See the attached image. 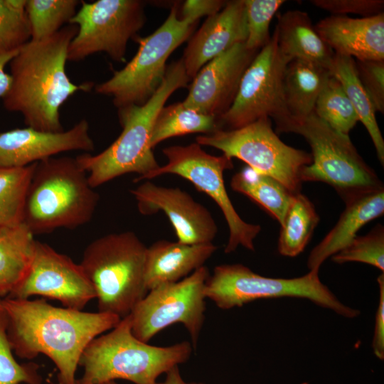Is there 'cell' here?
<instances>
[{"label":"cell","instance_id":"7402d4cb","mask_svg":"<svg viewBox=\"0 0 384 384\" xmlns=\"http://www.w3.org/2000/svg\"><path fill=\"white\" fill-rule=\"evenodd\" d=\"M216 250L212 242L188 245L165 240L154 242L146 253L145 284L148 292L188 277L204 266Z\"/></svg>","mask_w":384,"mask_h":384},{"label":"cell","instance_id":"44dd1931","mask_svg":"<svg viewBox=\"0 0 384 384\" xmlns=\"http://www.w3.org/2000/svg\"><path fill=\"white\" fill-rule=\"evenodd\" d=\"M346 208L334 227L311 251L307 259L309 271L319 272L330 257L347 246L367 223L384 213V187L358 195L346 201Z\"/></svg>","mask_w":384,"mask_h":384},{"label":"cell","instance_id":"7bdbcfd3","mask_svg":"<svg viewBox=\"0 0 384 384\" xmlns=\"http://www.w3.org/2000/svg\"><path fill=\"white\" fill-rule=\"evenodd\" d=\"M101 384H117L114 380L107 381Z\"/></svg>","mask_w":384,"mask_h":384},{"label":"cell","instance_id":"484cf974","mask_svg":"<svg viewBox=\"0 0 384 384\" xmlns=\"http://www.w3.org/2000/svg\"><path fill=\"white\" fill-rule=\"evenodd\" d=\"M329 71L341 83L353 105L359 122L368 131L382 166L384 164V140L377 123L374 106L363 87L351 57L334 53Z\"/></svg>","mask_w":384,"mask_h":384},{"label":"cell","instance_id":"d6986e66","mask_svg":"<svg viewBox=\"0 0 384 384\" xmlns=\"http://www.w3.org/2000/svg\"><path fill=\"white\" fill-rule=\"evenodd\" d=\"M247 37L245 0L227 1L189 38L181 59L190 80L208 62L235 44L245 43Z\"/></svg>","mask_w":384,"mask_h":384},{"label":"cell","instance_id":"d6a6232c","mask_svg":"<svg viewBox=\"0 0 384 384\" xmlns=\"http://www.w3.org/2000/svg\"><path fill=\"white\" fill-rule=\"evenodd\" d=\"M26 0H0V54L19 50L31 40Z\"/></svg>","mask_w":384,"mask_h":384},{"label":"cell","instance_id":"83f0119b","mask_svg":"<svg viewBox=\"0 0 384 384\" xmlns=\"http://www.w3.org/2000/svg\"><path fill=\"white\" fill-rule=\"evenodd\" d=\"M319 221L311 201L301 193L294 194L281 225L277 244L279 254L293 257L302 252Z\"/></svg>","mask_w":384,"mask_h":384},{"label":"cell","instance_id":"f6af8a7d","mask_svg":"<svg viewBox=\"0 0 384 384\" xmlns=\"http://www.w3.org/2000/svg\"><path fill=\"white\" fill-rule=\"evenodd\" d=\"M301 384H308V383H301Z\"/></svg>","mask_w":384,"mask_h":384},{"label":"cell","instance_id":"b9f144b4","mask_svg":"<svg viewBox=\"0 0 384 384\" xmlns=\"http://www.w3.org/2000/svg\"><path fill=\"white\" fill-rule=\"evenodd\" d=\"M166 375V376L164 382H156L155 384H204L201 382H186L181 375L178 366L172 368Z\"/></svg>","mask_w":384,"mask_h":384},{"label":"cell","instance_id":"52a82bcc","mask_svg":"<svg viewBox=\"0 0 384 384\" xmlns=\"http://www.w3.org/2000/svg\"><path fill=\"white\" fill-rule=\"evenodd\" d=\"M282 132L302 136L311 147V164L303 169L302 182L326 183L344 201L383 187L349 137L333 129L314 112L302 119H289L277 132Z\"/></svg>","mask_w":384,"mask_h":384},{"label":"cell","instance_id":"836d02e7","mask_svg":"<svg viewBox=\"0 0 384 384\" xmlns=\"http://www.w3.org/2000/svg\"><path fill=\"white\" fill-rule=\"evenodd\" d=\"M338 264L363 262L384 271V229L378 225L363 236H356L347 246L331 257Z\"/></svg>","mask_w":384,"mask_h":384},{"label":"cell","instance_id":"d590c367","mask_svg":"<svg viewBox=\"0 0 384 384\" xmlns=\"http://www.w3.org/2000/svg\"><path fill=\"white\" fill-rule=\"evenodd\" d=\"M284 0H245L249 50H260L270 41V25Z\"/></svg>","mask_w":384,"mask_h":384},{"label":"cell","instance_id":"9a60e30c","mask_svg":"<svg viewBox=\"0 0 384 384\" xmlns=\"http://www.w3.org/2000/svg\"><path fill=\"white\" fill-rule=\"evenodd\" d=\"M40 295L59 301L64 307L82 310L95 291L80 264L46 243L36 240L28 270L6 297L28 299Z\"/></svg>","mask_w":384,"mask_h":384},{"label":"cell","instance_id":"8992f818","mask_svg":"<svg viewBox=\"0 0 384 384\" xmlns=\"http://www.w3.org/2000/svg\"><path fill=\"white\" fill-rule=\"evenodd\" d=\"M146 248L132 231L102 236L86 247L80 265L95 291L98 311L122 319L146 294Z\"/></svg>","mask_w":384,"mask_h":384},{"label":"cell","instance_id":"d4e9b609","mask_svg":"<svg viewBox=\"0 0 384 384\" xmlns=\"http://www.w3.org/2000/svg\"><path fill=\"white\" fill-rule=\"evenodd\" d=\"M21 223L0 227V298L6 297L26 276L33 257L36 240Z\"/></svg>","mask_w":384,"mask_h":384},{"label":"cell","instance_id":"5b68a950","mask_svg":"<svg viewBox=\"0 0 384 384\" xmlns=\"http://www.w3.org/2000/svg\"><path fill=\"white\" fill-rule=\"evenodd\" d=\"M193 346L183 341L168 346L149 345L134 336L130 314L86 347L79 366L84 372L76 384H101L123 379L134 384H155L172 368L186 362Z\"/></svg>","mask_w":384,"mask_h":384},{"label":"cell","instance_id":"603a6c76","mask_svg":"<svg viewBox=\"0 0 384 384\" xmlns=\"http://www.w3.org/2000/svg\"><path fill=\"white\" fill-rule=\"evenodd\" d=\"M277 18L274 31L283 56L289 62L302 60L330 69L334 53L317 33L307 13L289 10Z\"/></svg>","mask_w":384,"mask_h":384},{"label":"cell","instance_id":"f35d334b","mask_svg":"<svg viewBox=\"0 0 384 384\" xmlns=\"http://www.w3.org/2000/svg\"><path fill=\"white\" fill-rule=\"evenodd\" d=\"M227 1L220 0H189L183 3L181 18L197 22L203 16H210L219 12Z\"/></svg>","mask_w":384,"mask_h":384},{"label":"cell","instance_id":"cb8c5ba5","mask_svg":"<svg viewBox=\"0 0 384 384\" xmlns=\"http://www.w3.org/2000/svg\"><path fill=\"white\" fill-rule=\"evenodd\" d=\"M329 70L317 64L293 60L287 65L284 95L290 119H302L314 112L316 100L328 78Z\"/></svg>","mask_w":384,"mask_h":384},{"label":"cell","instance_id":"5bb4252c","mask_svg":"<svg viewBox=\"0 0 384 384\" xmlns=\"http://www.w3.org/2000/svg\"><path fill=\"white\" fill-rule=\"evenodd\" d=\"M81 6L68 24L76 25L77 34L70 43L68 60L80 61L99 53L124 62L130 38L146 21L144 3L138 0L81 1Z\"/></svg>","mask_w":384,"mask_h":384},{"label":"cell","instance_id":"ac0fdd59","mask_svg":"<svg viewBox=\"0 0 384 384\" xmlns=\"http://www.w3.org/2000/svg\"><path fill=\"white\" fill-rule=\"evenodd\" d=\"M95 149L90 124L81 119L61 132H46L27 127L0 133V167H24L70 151Z\"/></svg>","mask_w":384,"mask_h":384},{"label":"cell","instance_id":"30bf717a","mask_svg":"<svg viewBox=\"0 0 384 384\" xmlns=\"http://www.w3.org/2000/svg\"><path fill=\"white\" fill-rule=\"evenodd\" d=\"M199 145L216 148L237 158L257 173L270 176L292 193H301L303 169L311 164V154L284 143L273 131L271 119L262 118L235 129H216L196 137Z\"/></svg>","mask_w":384,"mask_h":384},{"label":"cell","instance_id":"7a4b0ae2","mask_svg":"<svg viewBox=\"0 0 384 384\" xmlns=\"http://www.w3.org/2000/svg\"><path fill=\"white\" fill-rule=\"evenodd\" d=\"M76 25L63 26L41 41L30 40L9 63L11 85L2 98L9 112L22 114L27 127L46 132L64 131L60 118L62 105L93 83L74 84L66 73L68 51L77 34Z\"/></svg>","mask_w":384,"mask_h":384},{"label":"cell","instance_id":"ee69618b","mask_svg":"<svg viewBox=\"0 0 384 384\" xmlns=\"http://www.w3.org/2000/svg\"><path fill=\"white\" fill-rule=\"evenodd\" d=\"M1 300H2V299H1V298H0V309H1V308H2V305H1Z\"/></svg>","mask_w":384,"mask_h":384},{"label":"cell","instance_id":"6da1fadb","mask_svg":"<svg viewBox=\"0 0 384 384\" xmlns=\"http://www.w3.org/2000/svg\"><path fill=\"white\" fill-rule=\"evenodd\" d=\"M7 337L15 354L33 359L42 353L58 369L59 384H76L75 374L87 345L120 321L118 316L53 306L43 299L3 298Z\"/></svg>","mask_w":384,"mask_h":384},{"label":"cell","instance_id":"ffe728a7","mask_svg":"<svg viewBox=\"0 0 384 384\" xmlns=\"http://www.w3.org/2000/svg\"><path fill=\"white\" fill-rule=\"evenodd\" d=\"M314 28L334 53L356 60H384V14L351 18L331 15Z\"/></svg>","mask_w":384,"mask_h":384},{"label":"cell","instance_id":"1f68e13d","mask_svg":"<svg viewBox=\"0 0 384 384\" xmlns=\"http://www.w3.org/2000/svg\"><path fill=\"white\" fill-rule=\"evenodd\" d=\"M78 0H26L31 40L41 41L60 31L76 14Z\"/></svg>","mask_w":384,"mask_h":384},{"label":"cell","instance_id":"4316f807","mask_svg":"<svg viewBox=\"0 0 384 384\" xmlns=\"http://www.w3.org/2000/svg\"><path fill=\"white\" fill-rule=\"evenodd\" d=\"M230 187L259 204L280 225L294 195L277 180L257 173L249 166L232 177Z\"/></svg>","mask_w":384,"mask_h":384},{"label":"cell","instance_id":"2e32d148","mask_svg":"<svg viewBox=\"0 0 384 384\" xmlns=\"http://www.w3.org/2000/svg\"><path fill=\"white\" fill-rule=\"evenodd\" d=\"M258 52L240 43L210 60L192 79L183 105L218 119L231 106L241 78Z\"/></svg>","mask_w":384,"mask_h":384},{"label":"cell","instance_id":"ba28073f","mask_svg":"<svg viewBox=\"0 0 384 384\" xmlns=\"http://www.w3.org/2000/svg\"><path fill=\"white\" fill-rule=\"evenodd\" d=\"M204 295L221 309L240 307L258 299L294 297L309 299L345 318L360 314L359 310L343 304L315 271L299 277L272 278L260 275L241 264L220 265L209 275Z\"/></svg>","mask_w":384,"mask_h":384},{"label":"cell","instance_id":"7c38bea8","mask_svg":"<svg viewBox=\"0 0 384 384\" xmlns=\"http://www.w3.org/2000/svg\"><path fill=\"white\" fill-rule=\"evenodd\" d=\"M167 163L139 180H150L164 174H176L191 182L208 195L221 210L229 228L225 252H234L241 245L255 250L254 240L261 230L260 225L242 220L235 210L225 189L223 173L233 167L232 159L225 155L213 156L203 151L197 143L174 145L162 150Z\"/></svg>","mask_w":384,"mask_h":384},{"label":"cell","instance_id":"e0dca14e","mask_svg":"<svg viewBox=\"0 0 384 384\" xmlns=\"http://www.w3.org/2000/svg\"><path fill=\"white\" fill-rule=\"evenodd\" d=\"M130 193L142 214L163 211L167 215L178 242L206 244L215 238L218 227L210 211L181 188L161 186L147 180L130 190Z\"/></svg>","mask_w":384,"mask_h":384},{"label":"cell","instance_id":"f1b7e54d","mask_svg":"<svg viewBox=\"0 0 384 384\" xmlns=\"http://www.w3.org/2000/svg\"><path fill=\"white\" fill-rule=\"evenodd\" d=\"M218 129L217 119L186 107L182 102L164 106L153 127L150 145L153 149L168 138L191 133L210 134Z\"/></svg>","mask_w":384,"mask_h":384},{"label":"cell","instance_id":"74e56055","mask_svg":"<svg viewBox=\"0 0 384 384\" xmlns=\"http://www.w3.org/2000/svg\"><path fill=\"white\" fill-rule=\"evenodd\" d=\"M310 2L331 15L355 14L368 17L383 13L384 8L383 0H311Z\"/></svg>","mask_w":384,"mask_h":384},{"label":"cell","instance_id":"3957f363","mask_svg":"<svg viewBox=\"0 0 384 384\" xmlns=\"http://www.w3.org/2000/svg\"><path fill=\"white\" fill-rule=\"evenodd\" d=\"M189 81L181 58L167 67L163 81L146 103L118 109L122 131L117 139L97 154L75 157L92 188L129 173L139 175L137 182L160 166L150 145L156 118L172 93Z\"/></svg>","mask_w":384,"mask_h":384},{"label":"cell","instance_id":"9c48e42d","mask_svg":"<svg viewBox=\"0 0 384 384\" xmlns=\"http://www.w3.org/2000/svg\"><path fill=\"white\" fill-rule=\"evenodd\" d=\"M196 23L179 16L175 4L165 21L153 33L133 38L139 44L135 55L109 80L96 85L95 92L112 97L117 109L146 103L164 78L168 58L190 38Z\"/></svg>","mask_w":384,"mask_h":384},{"label":"cell","instance_id":"277c9868","mask_svg":"<svg viewBox=\"0 0 384 384\" xmlns=\"http://www.w3.org/2000/svg\"><path fill=\"white\" fill-rule=\"evenodd\" d=\"M98 200L75 157L52 156L35 164L22 223L33 235L75 228L92 219Z\"/></svg>","mask_w":384,"mask_h":384},{"label":"cell","instance_id":"60d3db41","mask_svg":"<svg viewBox=\"0 0 384 384\" xmlns=\"http://www.w3.org/2000/svg\"><path fill=\"white\" fill-rule=\"evenodd\" d=\"M18 51V50L0 54V98H3L8 92L12 82L11 75L5 71V67L10 63Z\"/></svg>","mask_w":384,"mask_h":384},{"label":"cell","instance_id":"f546056e","mask_svg":"<svg viewBox=\"0 0 384 384\" xmlns=\"http://www.w3.org/2000/svg\"><path fill=\"white\" fill-rule=\"evenodd\" d=\"M35 164L0 167V227L22 223L26 195Z\"/></svg>","mask_w":384,"mask_h":384},{"label":"cell","instance_id":"e575fe53","mask_svg":"<svg viewBox=\"0 0 384 384\" xmlns=\"http://www.w3.org/2000/svg\"><path fill=\"white\" fill-rule=\"evenodd\" d=\"M6 329L7 318L2 307L0 309V384H42L37 364H20L14 358Z\"/></svg>","mask_w":384,"mask_h":384},{"label":"cell","instance_id":"ab89813d","mask_svg":"<svg viewBox=\"0 0 384 384\" xmlns=\"http://www.w3.org/2000/svg\"><path fill=\"white\" fill-rule=\"evenodd\" d=\"M379 287V302L375 314L372 348L380 360L384 359V274L377 278Z\"/></svg>","mask_w":384,"mask_h":384},{"label":"cell","instance_id":"8fae6325","mask_svg":"<svg viewBox=\"0 0 384 384\" xmlns=\"http://www.w3.org/2000/svg\"><path fill=\"white\" fill-rule=\"evenodd\" d=\"M289 60L280 53L275 31L245 71L229 109L217 119L218 129H235L272 118L276 132L290 119L284 95Z\"/></svg>","mask_w":384,"mask_h":384},{"label":"cell","instance_id":"8d00e7d4","mask_svg":"<svg viewBox=\"0 0 384 384\" xmlns=\"http://www.w3.org/2000/svg\"><path fill=\"white\" fill-rule=\"evenodd\" d=\"M358 78L374 108L384 112V60H356Z\"/></svg>","mask_w":384,"mask_h":384},{"label":"cell","instance_id":"4fadbf2b","mask_svg":"<svg viewBox=\"0 0 384 384\" xmlns=\"http://www.w3.org/2000/svg\"><path fill=\"white\" fill-rule=\"evenodd\" d=\"M209 275L208 268L203 266L178 282L149 290L130 313L134 336L148 343L163 329L180 323L189 333L196 349L206 318L204 289Z\"/></svg>","mask_w":384,"mask_h":384},{"label":"cell","instance_id":"4dcf8cb0","mask_svg":"<svg viewBox=\"0 0 384 384\" xmlns=\"http://www.w3.org/2000/svg\"><path fill=\"white\" fill-rule=\"evenodd\" d=\"M314 112L333 129L346 136L359 122L341 83L331 74L316 100Z\"/></svg>","mask_w":384,"mask_h":384}]
</instances>
